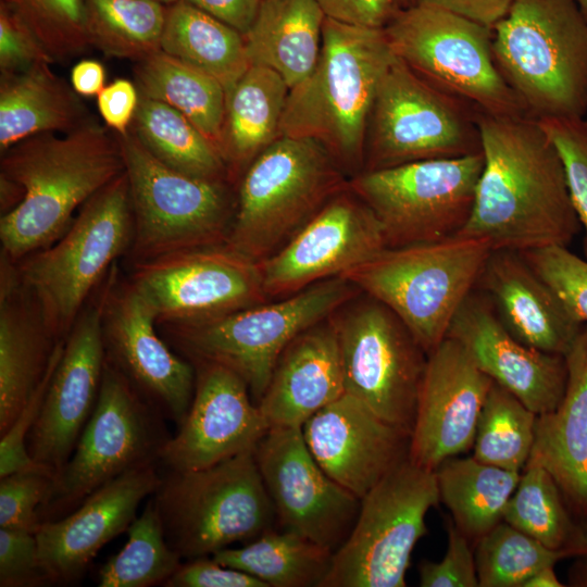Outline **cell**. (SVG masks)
Masks as SVG:
<instances>
[{
    "instance_id": "7bdbcfd3",
    "label": "cell",
    "mask_w": 587,
    "mask_h": 587,
    "mask_svg": "<svg viewBox=\"0 0 587 587\" xmlns=\"http://www.w3.org/2000/svg\"><path fill=\"white\" fill-rule=\"evenodd\" d=\"M475 545L479 587H523L535 572L565 558L504 521Z\"/></svg>"
},
{
    "instance_id": "d590c367",
    "label": "cell",
    "mask_w": 587,
    "mask_h": 587,
    "mask_svg": "<svg viewBox=\"0 0 587 587\" xmlns=\"http://www.w3.org/2000/svg\"><path fill=\"white\" fill-rule=\"evenodd\" d=\"M134 74L139 95L184 114L218 149L226 91L216 78L162 50L136 62Z\"/></svg>"
},
{
    "instance_id": "9a60e30c",
    "label": "cell",
    "mask_w": 587,
    "mask_h": 587,
    "mask_svg": "<svg viewBox=\"0 0 587 587\" xmlns=\"http://www.w3.org/2000/svg\"><path fill=\"white\" fill-rule=\"evenodd\" d=\"M483 152L362 171L349 188L379 221L387 248L455 236L473 210Z\"/></svg>"
},
{
    "instance_id": "836d02e7",
    "label": "cell",
    "mask_w": 587,
    "mask_h": 587,
    "mask_svg": "<svg viewBox=\"0 0 587 587\" xmlns=\"http://www.w3.org/2000/svg\"><path fill=\"white\" fill-rule=\"evenodd\" d=\"M161 50L216 78L225 91L250 66L243 34L183 0L167 7Z\"/></svg>"
},
{
    "instance_id": "e7e4bbea",
    "label": "cell",
    "mask_w": 587,
    "mask_h": 587,
    "mask_svg": "<svg viewBox=\"0 0 587 587\" xmlns=\"http://www.w3.org/2000/svg\"><path fill=\"white\" fill-rule=\"evenodd\" d=\"M578 4L579 9L582 10L583 14L587 18V0H575Z\"/></svg>"
},
{
    "instance_id": "94428289",
    "label": "cell",
    "mask_w": 587,
    "mask_h": 587,
    "mask_svg": "<svg viewBox=\"0 0 587 587\" xmlns=\"http://www.w3.org/2000/svg\"><path fill=\"white\" fill-rule=\"evenodd\" d=\"M587 553V522L578 523L574 537L565 550L566 558Z\"/></svg>"
},
{
    "instance_id": "03108f58",
    "label": "cell",
    "mask_w": 587,
    "mask_h": 587,
    "mask_svg": "<svg viewBox=\"0 0 587 587\" xmlns=\"http://www.w3.org/2000/svg\"><path fill=\"white\" fill-rule=\"evenodd\" d=\"M153 1H158L160 3L170 5V4L174 3V2H176L177 0H153Z\"/></svg>"
},
{
    "instance_id": "91938a15",
    "label": "cell",
    "mask_w": 587,
    "mask_h": 587,
    "mask_svg": "<svg viewBox=\"0 0 587 587\" xmlns=\"http://www.w3.org/2000/svg\"><path fill=\"white\" fill-rule=\"evenodd\" d=\"M564 584L558 578L554 565H547L535 572L523 587H563Z\"/></svg>"
},
{
    "instance_id": "6da1fadb",
    "label": "cell",
    "mask_w": 587,
    "mask_h": 587,
    "mask_svg": "<svg viewBox=\"0 0 587 587\" xmlns=\"http://www.w3.org/2000/svg\"><path fill=\"white\" fill-rule=\"evenodd\" d=\"M484 167L457 234L492 250L567 247L582 229L561 158L536 118L478 112Z\"/></svg>"
},
{
    "instance_id": "680465c9",
    "label": "cell",
    "mask_w": 587,
    "mask_h": 587,
    "mask_svg": "<svg viewBox=\"0 0 587 587\" xmlns=\"http://www.w3.org/2000/svg\"><path fill=\"white\" fill-rule=\"evenodd\" d=\"M105 70L101 62L84 59L71 70V86L80 97H97L105 87Z\"/></svg>"
},
{
    "instance_id": "4dcf8cb0",
    "label": "cell",
    "mask_w": 587,
    "mask_h": 587,
    "mask_svg": "<svg viewBox=\"0 0 587 587\" xmlns=\"http://www.w3.org/2000/svg\"><path fill=\"white\" fill-rule=\"evenodd\" d=\"M325 14L315 0H262L243 35L250 65L275 71L291 89L314 68Z\"/></svg>"
},
{
    "instance_id": "db71d44e",
    "label": "cell",
    "mask_w": 587,
    "mask_h": 587,
    "mask_svg": "<svg viewBox=\"0 0 587 587\" xmlns=\"http://www.w3.org/2000/svg\"><path fill=\"white\" fill-rule=\"evenodd\" d=\"M139 91L133 82L116 78L97 96V107L105 126L124 136L130 128L138 103Z\"/></svg>"
},
{
    "instance_id": "60d3db41",
    "label": "cell",
    "mask_w": 587,
    "mask_h": 587,
    "mask_svg": "<svg viewBox=\"0 0 587 587\" xmlns=\"http://www.w3.org/2000/svg\"><path fill=\"white\" fill-rule=\"evenodd\" d=\"M536 417L519 398L494 382L477 422L473 457L522 472L532 453Z\"/></svg>"
},
{
    "instance_id": "7dc6e473",
    "label": "cell",
    "mask_w": 587,
    "mask_h": 587,
    "mask_svg": "<svg viewBox=\"0 0 587 587\" xmlns=\"http://www.w3.org/2000/svg\"><path fill=\"white\" fill-rule=\"evenodd\" d=\"M53 478L50 473L40 470L0 477V527L36 533L40 525L38 509Z\"/></svg>"
},
{
    "instance_id": "5b68a950",
    "label": "cell",
    "mask_w": 587,
    "mask_h": 587,
    "mask_svg": "<svg viewBox=\"0 0 587 587\" xmlns=\"http://www.w3.org/2000/svg\"><path fill=\"white\" fill-rule=\"evenodd\" d=\"M491 251L483 239L455 235L385 248L341 277L387 307L428 354L447 338Z\"/></svg>"
},
{
    "instance_id": "f907efd6",
    "label": "cell",
    "mask_w": 587,
    "mask_h": 587,
    "mask_svg": "<svg viewBox=\"0 0 587 587\" xmlns=\"http://www.w3.org/2000/svg\"><path fill=\"white\" fill-rule=\"evenodd\" d=\"M448 547L439 562L423 560L419 565L422 587H479L472 541L447 522Z\"/></svg>"
},
{
    "instance_id": "cb8c5ba5",
    "label": "cell",
    "mask_w": 587,
    "mask_h": 587,
    "mask_svg": "<svg viewBox=\"0 0 587 587\" xmlns=\"http://www.w3.org/2000/svg\"><path fill=\"white\" fill-rule=\"evenodd\" d=\"M160 482L157 462L145 464L103 485L71 513L40 523L35 535L49 585L79 582L102 547L127 530Z\"/></svg>"
},
{
    "instance_id": "e0dca14e",
    "label": "cell",
    "mask_w": 587,
    "mask_h": 587,
    "mask_svg": "<svg viewBox=\"0 0 587 587\" xmlns=\"http://www.w3.org/2000/svg\"><path fill=\"white\" fill-rule=\"evenodd\" d=\"M128 279L158 325L207 321L271 300L260 264L226 243L134 264Z\"/></svg>"
},
{
    "instance_id": "7c38bea8",
    "label": "cell",
    "mask_w": 587,
    "mask_h": 587,
    "mask_svg": "<svg viewBox=\"0 0 587 587\" xmlns=\"http://www.w3.org/2000/svg\"><path fill=\"white\" fill-rule=\"evenodd\" d=\"M384 32L396 57L434 86L482 113L528 116L496 65L491 27L412 3L398 9Z\"/></svg>"
},
{
    "instance_id": "ee69618b",
    "label": "cell",
    "mask_w": 587,
    "mask_h": 587,
    "mask_svg": "<svg viewBox=\"0 0 587 587\" xmlns=\"http://www.w3.org/2000/svg\"><path fill=\"white\" fill-rule=\"evenodd\" d=\"M36 35L53 62L89 47L84 0H1Z\"/></svg>"
},
{
    "instance_id": "ab89813d",
    "label": "cell",
    "mask_w": 587,
    "mask_h": 587,
    "mask_svg": "<svg viewBox=\"0 0 587 587\" xmlns=\"http://www.w3.org/2000/svg\"><path fill=\"white\" fill-rule=\"evenodd\" d=\"M502 521L564 554L577 527L554 478L532 459L521 472Z\"/></svg>"
},
{
    "instance_id": "1f68e13d",
    "label": "cell",
    "mask_w": 587,
    "mask_h": 587,
    "mask_svg": "<svg viewBox=\"0 0 587 587\" xmlns=\"http://www.w3.org/2000/svg\"><path fill=\"white\" fill-rule=\"evenodd\" d=\"M51 63L1 75L0 151L45 133H68L89 122L85 104Z\"/></svg>"
},
{
    "instance_id": "f6af8a7d",
    "label": "cell",
    "mask_w": 587,
    "mask_h": 587,
    "mask_svg": "<svg viewBox=\"0 0 587 587\" xmlns=\"http://www.w3.org/2000/svg\"><path fill=\"white\" fill-rule=\"evenodd\" d=\"M537 122L561 158L570 198L585 233L584 249L587 259V120L546 117Z\"/></svg>"
},
{
    "instance_id": "f1b7e54d",
    "label": "cell",
    "mask_w": 587,
    "mask_h": 587,
    "mask_svg": "<svg viewBox=\"0 0 587 587\" xmlns=\"http://www.w3.org/2000/svg\"><path fill=\"white\" fill-rule=\"evenodd\" d=\"M57 344L23 286L16 263L1 253L0 435L37 390Z\"/></svg>"
},
{
    "instance_id": "7402d4cb",
    "label": "cell",
    "mask_w": 587,
    "mask_h": 587,
    "mask_svg": "<svg viewBox=\"0 0 587 587\" xmlns=\"http://www.w3.org/2000/svg\"><path fill=\"white\" fill-rule=\"evenodd\" d=\"M190 363L195 369L191 403L159 455L168 470H199L254 449L268 429L238 374L212 362Z\"/></svg>"
},
{
    "instance_id": "ffe728a7",
    "label": "cell",
    "mask_w": 587,
    "mask_h": 587,
    "mask_svg": "<svg viewBox=\"0 0 587 587\" xmlns=\"http://www.w3.org/2000/svg\"><path fill=\"white\" fill-rule=\"evenodd\" d=\"M387 248L373 211L349 188L332 197L277 252L260 262L270 299L341 276Z\"/></svg>"
},
{
    "instance_id": "3957f363",
    "label": "cell",
    "mask_w": 587,
    "mask_h": 587,
    "mask_svg": "<svg viewBox=\"0 0 587 587\" xmlns=\"http://www.w3.org/2000/svg\"><path fill=\"white\" fill-rule=\"evenodd\" d=\"M396 59L384 28L325 17L319 60L289 90L279 137L312 139L345 175L361 173L375 96Z\"/></svg>"
},
{
    "instance_id": "681fc988",
    "label": "cell",
    "mask_w": 587,
    "mask_h": 587,
    "mask_svg": "<svg viewBox=\"0 0 587 587\" xmlns=\"http://www.w3.org/2000/svg\"><path fill=\"white\" fill-rule=\"evenodd\" d=\"M49 585L38 558L34 532L0 527V586Z\"/></svg>"
},
{
    "instance_id": "be15d7a7",
    "label": "cell",
    "mask_w": 587,
    "mask_h": 587,
    "mask_svg": "<svg viewBox=\"0 0 587 587\" xmlns=\"http://www.w3.org/2000/svg\"><path fill=\"white\" fill-rule=\"evenodd\" d=\"M397 9L405 8L413 3V0H391Z\"/></svg>"
},
{
    "instance_id": "bcb514c9",
    "label": "cell",
    "mask_w": 587,
    "mask_h": 587,
    "mask_svg": "<svg viewBox=\"0 0 587 587\" xmlns=\"http://www.w3.org/2000/svg\"><path fill=\"white\" fill-rule=\"evenodd\" d=\"M521 254L571 312L582 323H587V259L563 246L532 249Z\"/></svg>"
},
{
    "instance_id": "6125c7cd",
    "label": "cell",
    "mask_w": 587,
    "mask_h": 587,
    "mask_svg": "<svg viewBox=\"0 0 587 587\" xmlns=\"http://www.w3.org/2000/svg\"><path fill=\"white\" fill-rule=\"evenodd\" d=\"M577 558L570 571L569 582L571 586L587 587V553L577 555Z\"/></svg>"
},
{
    "instance_id": "d6a6232c",
    "label": "cell",
    "mask_w": 587,
    "mask_h": 587,
    "mask_svg": "<svg viewBox=\"0 0 587 587\" xmlns=\"http://www.w3.org/2000/svg\"><path fill=\"white\" fill-rule=\"evenodd\" d=\"M289 90L275 71L250 65L226 91L218 150L230 182L239 180L249 164L279 137Z\"/></svg>"
},
{
    "instance_id": "ac0fdd59",
    "label": "cell",
    "mask_w": 587,
    "mask_h": 587,
    "mask_svg": "<svg viewBox=\"0 0 587 587\" xmlns=\"http://www.w3.org/2000/svg\"><path fill=\"white\" fill-rule=\"evenodd\" d=\"M114 267L99 296L107 360L178 426L193 396V365L161 338L153 308L129 279L118 280Z\"/></svg>"
},
{
    "instance_id": "c3c4849f",
    "label": "cell",
    "mask_w": 587,
    "mask_h": 587,
    "mask_svg": "<svg viewBox=\"0 0 587 587\" xmlns=\"http://www.w3.org/2000/svg\"><path fill=\"white\" fill-rule=\"evenodd\" d=\"M64 346V339L58 341L52 353L48 370L23 411L11 425V427L1 435L0 440V477L9 474L46 469L38 465L30 457L27 450V437L40 411L45 394L47 391L51 375L59 362ZM51 474V473H50ZM52 475V474H51ZM53 476V475H52ZM54 477V476H53Z\"/></svg>"
},
{
    "instance_id": "816d5d0a",
    "label": "cell",
    "mask_w": 587,
    "mask_h": 587,
    "mask_svg": "<svg viewBox=\"0 0 587 587\" xmlns=\"http://www.w3.org/2000/svg\"><path fill=\"white\" fill-rule=\"evenodd\" d=\"M40 63H53L29 27L0 2V72L10 75Z\"/></svg>"
},
{
    "instance_id": "8fae6325",
    "label": "cell",
    "mask_w": 587,
    "mask_h": 587,
    "mask_svg": "<svg viewBox=\"0 0 587 587\" xmlns=\"http://www.w3.org/2000/svg\"><path fill=\"white\" fill-rule=\"evenodd\" d=\"M164 420L105 360L97 404L38 509L40 523L71 513L89 495L124 473L158 462L170 438Z\"/></svg>"
},
{
    "instance_id": "f546056e",
    "label": "cell",
    "mask_w": 587,
    "mask_h": 587,
    "mask_svg": "<svg viewBox=\"0 0 587 587\" xmlns=\"http://www.w3.org/2000/svg\"><path fill=\"white\" fill-rule=\"evenodd\" d=\"M564 358V395L553 411L537 415L529 459L552 475L571 512L587 517V323Z\"/></svg>"
},
{
    "instance_id": "2e32d148",
    "label": "cell",
    "mask_w": 587,
    "mask_h": 587,
    "mask_svg": "<svg viewBox=\"0 0 587 587\" xmlns=\"http://www.w3.org/2000/svg\"><path fill=\"white\" fill-rule=\"evenodd\" d=\"M329 321L346 392L412 433L426 352L387 307L363 292L337 308Z\"/></svg>"
},
{
    "instance_id": "6f0895ef",
    "label": "cell",
    "mask_w": 587,
    "mask_h": 587,
    "mask_svg": "<svg viewBox=\"0 0 587 587\" xmlns=\"http://www.w3.org/2000/svg\"><path fill=\"white\" fill-rule=\"evenodd\" d=\"M228 24L241 34L252 25L262 0H183Z\"/></svg>"
},
{
    "instance_id": "4316f807",
    "label": "cell",
    "mask_w": 587,
    "mask_h": 587,
    "mask_svg": "<svg viewBox=\"0 0 587 587\" xmlns=\"http://www.w3.org/2000/svg\"><path fill=\"white\" fill-rule=\"evenodd\" d=\"M475 288L509 333L534 349L564 355L584 325L519 251L492 250Z\"/></svg>"
},
{
    "instance_id": "8d00e7d4",
    "label": "cell",
    "mask_w": 587,
    "mask_h": 587,
    "mask_svg": "<svg viewBox=\"0 0 587 587\" xmlns=\"http://www.w3.org/2000/svg\"><path fill=\"white\" fill-rule=\"evenodd\" d=\"M333 552L311 539L274 527L239 548H224L212 558L242 571L267 587H320L329 571Z\"/></svg>"
},
{
    "instance_id": "b9f144b4",
    "label": "cell",
    "mask_w": 587,
    "mask_h": 587,
    "mask_svg": "<svg viewBox=\"0 0 587 587\" xmlns=\"http://www.w3.org/2000/svg\"><path fill=\"white\" fill-rule=\"evenodd\" d=\"M127 541L97 573L100 587H149L164 583L182 565L166 541L152 499L127 528Z\"/></svg>"
},
{
    "instance_id": "484cf974",
    "label": "cell",
    "mask_w": 587,
    "mask_h": 587,
    "mask_svg": "<svg viewBox=\"0 0 587 587\" xmlns=\"http://www.w3.org/2000/svg\"><path fill=\"white\" fill-rule=\"evenodd\" d=\"M447 337L537 415L553 411L562 400L567 378L564 355L534 349L513 337L482 290L475 288L466 297Z\"/></svg>"
},
{
    "instance_id": "44dd1931",
    "label": "cell",
    "mask_w": 587,
    "mask_h": 587,
    "mask_svg": "<svg viewBox=\"0 0 587 587\" xmlns=\"http://www.w3.org/2000/svg\"><path fill=\"white\" fill-rule=\"evenodd\" d=\"M105 360L99 298L97 303L84 308L65 337L27 437L30 457L54 478L71 458L95 410Z\"/></svg>"
},
{
    "instance_id": "9f6ffc18",
    "label": "cell",
    "mask_w": 587,
    "mask_h": 587,
    "mask_svg": "<svg viewBox=\"0 0 587 587\" xmlns=\"http://www.w3.org/2000/svg\"><path fill=\"white\" fill-rule=\"evenodd\" d=\"M513 0H413L433 5L494 27L509 11Z\"/></svg>"
},
{
    "instance_id": "d4e9b609",
    "label": "cell",
    "mask_w": 587,
    "mask_h": 587,
    "mask_svg": "<svg viewBox=\"0 0 587 587\" xmlns=\"http://www.w3.org/2000/svg\"><path fill=\"white\" fill-rule=\"evenodd\" d=\"M322 470L360 500L409 457L411 433L345 392L301 427Z\"/></svg>"
},
{
    "instance_id": "4fadbf2b",
    "label": "cell",
    "mask_w": 587,
    "mask_h": 587,
    "mask_svg": "<svg viewBox=\"0 0 587 587\" xmlns=\"http://www.w3.org/2000/svg\"><path fill=\"white\" fill-rule=\"evenodd\" d=\"M440 502L435 471L408 457L360 501L354 524L333 553L320 587H404L412 551Z\"/></svg>"
},
{
    "instance_id": "7a4b0ae2",
    "label": "cell",
    "mask_w": 587,
    "mask_h": 587,
    "mask_svg": "<svg viewBox=\"0 0 587 587\" xmlns=\"http://www.w3.org/2000/svg\"><path fill=\"white\" fill-rule=\"evenodd\" d=\"M125 171L117 135L90 120L55 136L26 138L1 153L0 176L23 189L0 218L1 252L13 262L55 242L76 210Z\"/></svg>"
},
{
    "instance_id": "277c9868",
    "label": "cell",
    "mask_w": 587,
    "mask_h": 587,
    "mask_svg": "<svg viewBox=\"0 0 587 587\" xmlns=\"http://www.w3.org/2000/svg\"><path fill=\"white\" fill-rule=\"evenodd\" d=\"M492 53L528 116L587 113V18L575 0H513L492 27Z\"/></svg>"
},
{
    "instance_id": "d6986e66",
    "label": "cell",
    "mask_w": 587,
    "mask_h": 587,
    "mask_svg": "<svg viewBox=\"0 0 587 587\" xmlns=\"http://www.w3.org/2000/svg\"><path fill=\"white\" fill-rule=\"evenodd\" d=\"M254 458L280 527L334 553L349 535L361 500L322 470L300 427L268 428Z\"/></svg>"
},
{
    "instance_id": "74e56055",
    "label": "cell",
    "mask_w": 587,
    "mask_h": 587,
    "mask_svg": "<svg viewBox=\"0 0 587 587\" xmlns=\"http://www.w3.org/2000/svg\"><path fill=\"white\" fill-rule=\"evenodd\" d=\"M130 130L165 165L193 177L232 183L217 147L172 107L140 95Z\"/></svg>"
},
{
    "instance_id": "f5cc1de1",
    "label": "cell",
    "mask_w": 587,
    "mask_h": 587,
    "mask_svg": "<svg viewBox=\"0 0 587 587\" xmlns=\"http://www.w3.org/2000/svg\"><path fill=\"white\" fill-rule=\"evenodd\" d=\"M167 587H267L260 579L213 558L190 559L164 583Z\"/></svg>"
},
{
    "instance_id": "52a82bcc",
    "label": "cell",
    "mask_w": 587,
    "mask_h": 587,
    "mask_svg": "<svg viewBox=\"0 0 587 587\" xmlns=\"http://www.w3.org/2000/svg\"><path fill=\"white\" fill-rule=\"evenodd\" d=\"M360 292L337 276L215 319L158 326L167 344L189 362H212L238 374L258 403L284 349Z\"/></svg>"
},
{
    "instance_id": "11a10c76",
    "label": "cell",
    "mask_w": 587,
    "mask_h": 587,
    "mask_svg": "<svg viewBox=\"0 0 587 587\" xmlns=\"http://www.w3.org/2000/svg\"><path fill=\"white\" fill-rule=\"evenodd\" d=\"M326 17L347 24L384 28L398 10L391 0H315Z\"/></svg>"
},
{
    "instance_id": "8992f818",
    "label": "cell",
    "mask_w": 587,
    "mask_h": 587,
    "mask_svg": "<svg viewBox=\"0 0 587 587\" xmlns=\"http://www.w3.org/2000/svg\"><path fill=\"white\" fill-rule=\"evenodd\" d=\"M133 240L125 171L90 197L52 245L16 262L20 279L48 332L63 340L85 303Z\"/></svg>"
},
{
    "instance_id": "ba28073f",
    "label": "cell",
    "mask_w": 587,
    "mask_h": 587,
    "mask_svg": "<svg viewBox=\"0 0 587 587\" xmlns=\"http://www.w3.org/2000/svg\"><path fill=\"white\" fill-rule=\"evenodd\" d=\"M347 185L345 173L319 142L280 136L239 178L226 245L260 263Z\"/></svg>"
},
{
    "instance_id": "9c48e42d",
    "label": "cell",
    "mask_w": 587,
    "mask_h": 587,
    "mask_svg": "<svg viewBox=\"0 0 587 587\" xmlns=\"http://www.w3.org/2000/svg\"><path fill=\"white\" fill-rule=\"evenodd\" d=\"M151 499L170 547L188 560L246 544L276 522L254 449L199 470H168Z\"/></svg>"
},
{
    "instance_id": "5bb4252c",
    "label": "cell",
    "mask_w": 587,
    "mask_h": 587,
    "mask_svg": "<svg viewBox=\"0 0 587 587\" xmlns=\"http://www.w3.org/2000/svg\"><path fill=\"white\" fill-rule=\"evenodd\" d=\"M478 112L397 58L372 107L363 171L480 152Z\"/></svg>"
},
{
    "instance_id": "30bf717a",
    "label": "cell",
    "mask_w": 587,
    "mask_h": 587,
    "mask_svg": "<svg viewBox=\"0 0 587 587\" xmlns=\"http://www.w3.org/2000/svg\"><path fill=\"white\" fill-rule=\"evenodd\" d=\"M117 139L133 212V265L227 243L236 212L229 182L193 177L165 165L130 128Z\"/></svg>"
},
{
    "instance_id": "603a6c76",
    "label": "cell",
    "mask_w": 587,
    "mask_h": 587,
    "mask_svg": "<svg viewBox=\"0 0 587 587\" xmlns=\"http://www.w3.org/2000/svg\"><path fill=\"white\" fill-rule=\"evenodd\" d=\"M494 380L447 337L427 354L420 384L409 458L435 471L473 448L479 414Z\"/></svg>"
},
{
    "instance_id": "f35d334b",
    "label": "cell",
    "mask_w": 587,
    "mask_h": 587,
    "mask_svg": "<svg viewBox=\"0 0 587 587\" xmlns=\"http://www.w3.org/2000/svg\"><path fill=\"white\" fill-rule=\"evenodd\" d=\"M89 47L138 62L161 50L167 7L153 0H84Z\"/></svg>"
},
{
    "instance_id": "e575fe53",
    "label": "cell",
    "mask_w": 587,
    "mask_h": 587,
    "mask_svg": "<svg viewBox=\"0 0 587 587\" xmlns=\"http://www.w3.org/2000/svg\"><path fill=\"white\" fill-rule=\"evenodd\" d=\"M435 474L440 502L474 544L502 521L521 477V472L483 463L473 455L447 459Z\"/></svg>"
},
{
    "instance_id": "83f0119b",
    "label": "cell",
    "mask_w": 587,
    "mask_h": 587,
    "mask_svg": "<svg viewBox=\"0 0 587 587\" xmlns=\"http://www.w3.org/2000/svg\"><path fill=\"white\" fill-rule=\"evenodd\" d=\"M345 392L338 342L327 317L284 349L257 405L268 428H301Z\"/></svg>"
}]
</instances>
